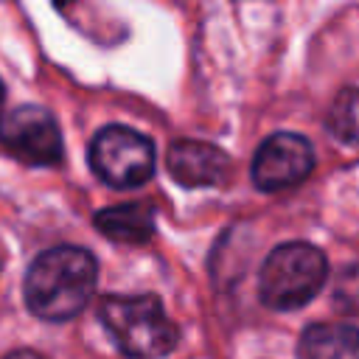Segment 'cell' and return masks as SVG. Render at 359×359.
I'll use <instances>...</instances> for the list:
<instances>
[{
    "mask_svg": "<svg viewBox=\"0 0 359 359\" xmlns=\"http://www.w3.org/2000/svg\"><path fill=\"white\" fill-rule=\"evenodd\" d=\"M328 261L323 250L309 241H286L275 247L258 275V294L261 303L278 311L306 306L325 283Z\"/></svg>",
    "mask_w": 359,
    "mask_h": 359,
    "instance_id": "3",
    "label": "cell"
},
{
    "mask_svg": "<svg viewBox=\"0 0 359 359\" xmlns=\"http://www.w3.org/2000/svg\"><path fill=\"white\" fill-rule=\"evenodd\" d=\"M98 320L129 359H163L180 339L154 294H107L98 303Z\"/></svg>",
    "mask_w": 359,
    "mask_h": 359,
    "instance_id": "2",
    "label": "cell"
},
{
    "mask_svg": "<svg viewBox=\"0 0 359 359\" xmlns=\"http://www.w3.org/2000/svg\"><path fill=\"white\" fill-rule=\"evenodd\" d=\"M0 101H3V84H0Z\"/></svg>",
    "mask_w": 359,
    "mask_h": 359,
    "instance_id": "13",
    "label": "cell"
},
{
    "mask_svg": "<svg viewBox=\"0 0 359 359\" xmlns=\"http://www.w3.org/2000/svg\"><path fill=\"white\" fill-rule=\"evenodd\" d=\"M56 3H59V6H62V3H65V0H56Z\"/></svg>",
    "mask_w": 359,
    "mask_h": 359,
    "instance_id": "14",
    "label": "cell"
},
{
    "mask_svg": "<svg viewBox=\"0 0 359 359\" xmlns=\"http://www.w3.org/2000/svg\"><path fill=\"white\" fill-rule=\"evenodd\" d=\"M334 306L348 314H359V264L345 266L334 283Z\"/></svg>",
    "mask_w": 359,
    "mask_h": 359,
    "instance_id": "11",
    "label": "cell"
},
{
    "mask_svg": "<svg viewBox=\"0 0 359 359\" xmlns=\"http://www.w3.org/2000/svg\"><path fill=\"white\" fill-rule=\"evenodd\" d=\"M325 123L337 140L359 149V87H348L334 98Z\"/></svg>",
    "mask_w": 359,
    "mask_h": 359,
    "instance_id": "10",
    "label": "cell"
},
{
    "mask_svg": "<svg viewBox=\"0 0 359 359\" xmlns=\"http://www.w3.org/2000/svg\"><path fill=\"white\" fill-rule=\"evenodd\" d=\"M95 258L84 247L59 244L39 252L22 283L25 306L34 317L48 323H65L84 311L95 289Z\"/></svg>",
    "mask_w": 359,
    "mask_h": 359,
    "instance_id": "1",
    "label": "cell"
},
{
    "mask_svg": "<svg viewBox=\"0 0 359 359\" xmlns=\"http://www.w3.org/2000/svg\"><path fill=\"white\" fill-rule=\"evenodd\" d=\"M168 174L185 188L222 185L230 174V157L205 140H177L165 154Z\"/></svg>",
    "mask_w": 359,
    "mask_h": 359,
    "instance_id": "7",
    "label": "cell"
},
{
    "mask_svg": "<svg viewBox=\"0 0 359 359\" xmlns=\"http://www.w3.org/2000/svg\"><path fill=\"white\" fill-rule=\"evenodd\" d=\"M0 264H3V258H0Z\"/></svg>",
    "mask_w": 359,
    "mask_h": 359,
    "instance_id": "15",
    "label": "cell"
},
{
    "mask_svg": "<svg viewBox=\"0 0 359 359\" xmlns=\"http://www.w3.org/2000/svg\"><path fill=\"white\" fill-rule=\"evenodd\" d=\"M3 359H42L36 351H28V348H20V351H11V353H6Z\"/></svg>",
    "mask_w": 359,
    "mask_h": 359,
    "instance_id": "12",
    "label": "cell"
},
{
    "mask_svg": "<svg viewBox=\"0 0 359 359\" xmlns=\"http://www.w3.org/2000/svg\"><path fill=\"white\" fill-rule=\"evenodd\" d=\"M297 359H359V328L342 323H314L297 342Z\"/></svg>",
    "mask_w": 359,
    "mask_h": 359,
    "instance_id": "8",
    "label": "cell"
},
{
    "mask_svg": "<svg viewBox=\"0 0 359 359\" xmlns=\"http://www.w3.org/2000/svg\"><path fill=\"white\" fill-rule=\"evenodd\" d=\"M0 146L20 163L48 168L62 163V132L56 118L36 104H22L0 118Z\"/></svg>",
    "mask_w": 359,
    "mask_h": 359,
    "instance_id": "5",
    "label": "cell"
},
{
    "mask_svg": "<svg viewBox=\"0 0 359 359\" xmlns=\"http://www.w3.org/2000/svg\"><path fill=\"white\" fill-rule=\"evenodd\" d=\"M314 168L311 143L294 132L269 135L252 157V182L258 191L275 194L300 185Z\"/></svg>",
    "mask_w": 359,
    "mask_h": 359,
    "instance_id": "6",
    "label": "cell"
},
{
    "mask_svg": "<svg viewBox=\"0 0 359 359\" xmlns=\"http://www.w3.org/2000/svg\"><path fill=\"white\" fill-rule=\"evenodd\" d=\"M95 227L118 244H146L154 236V216L149 205L126 202V205L101 208L95 213Z\"/></svg>",
    "mask_w": 359,
    "mask_h": 359,
    "instance_id": "9",
    "label": "cell"
},
{
    "mask_svg": "<svg viewBox=\"0 0 359 359\" xmlns=\"http://www.w3.org/2000/svg\"><path fill=\"white\" fill-rule=\"evenodd\" d=\"M93 174L109 188H137L154 174L151 140L129 126L109 123L95 132L87 149Z\"/></svg>",
    "mask_w": 359,
    "mask_h": 359,
    "instance_id": "4",
    "label": "cell"
}]
</instances>
